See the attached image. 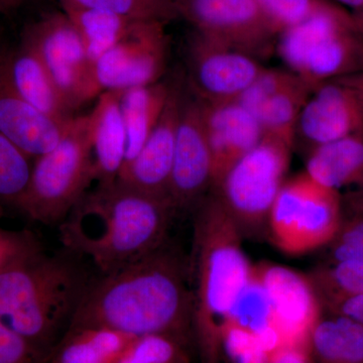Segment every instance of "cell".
Here are the masks:
<instances>
[{
    "mask_svg": "<svg viewBox=\"0 0 363 363\" xmlns=\"http://www.w3.org/2000/svg\"><path fill=\"white\" fill-rule=\"evenodd\" d=\"M228 320L255 334L262 333L274 326L271 304L266 291L255 277V269L252 281L238 298Z\"/></svg>",
    "mask_w": 363,
    "mask_h": 363,
    "instance_id": "cell-32",
    "label": "cell"
},
{
    "mask_svg": "<svg viewBox=\"0 0 363 363\" xmlns=\"http://www.w3.org/2000/svg\"><path fill=\"white\" fill-rule=\"evenodd\" d=\"M33 159L0 135V204L18 206L32 177Z\"/></svg>",
    "mask_w": 363,
    "mask_h": 363,
    "instance_id": "cell-29",
    "label": "cell"
},
{
    "mask_svg": "<svg viewBox=\"0 0 363 363\" xmlns=\"http://www.w3.org/2000/svg\"><path fill=\"white\" fill-rule=\"evenodd\" d=\"M267 363H312L307 342L283 344L272 351Z\"/></svg>",
    "mask_w": 363,
    "mask_h": 363,
    "instance_id": "cell-37",
    "label": "cell"
},
{
    "mask_svg": "<svg viewBox=\"0 0 363 363\" xmlns=\"http://www.w3.org/2000/svg\"><path fill=\"white\" fill-rule=\"evenodd\" d=\"M169 91V82L164 81L119 91V104L128 136L123 166L138 156L147 142L162 116Z\"/></svg>",
    "mask_w": 363,
    "mask_h": 363,
    "instance_id": "cell-24",
    "label": "cell"
},
{
    "mask_svg": "<svg viewBox=\"0 0 363 363\" xmlns=\"http://www.w3.org/2000/svg\"><path fill=\"white\" fill-rule=\"evenodd\" d=\"M322 312H328L344 301L363 296V260L322 264L306 274Z\"/></svg>",
    "mask_w": 363,
    "mask_h": 363,
    "instance_id": "cell-27",
    "label": "cell"
},
{
    "mask_svg": "<svg viewBox=\"0 0 363 363\" xmlns=\"http://www.w3.org/2000/svg\"><path fill=\"white\" fill-rule=\"evenodd\" d=\"M179 18L196 32L259 60L276 49V26L255 0H175Z\"/></svg>",
    "mask_w": 363,
    "mask_h": 363,
    "instance_id": "cell-10",
    "label": "cell"
},
{
    "mask_svg": "<svg viewBox=\"0 0 363 363\" xmlns=\"http://www.w3.org/2000/svg\"><path fill=\"white\" fill-rule=\"evenodd\" d=\"M189 90L208 104L238 100L266 67L260 60L196 32L185 49Z\"/></svg>",
    "mask_w": 363,
    "mask_h": 363,
    "instance_id": "cell-12",
    "label": "cell"
},
{
    "mask_svg": "<svg viewBox=\"0 0 363 363\" xmlns=\"http://www.w3.org/2000/svg\"><path fill=\"white\" fill-rule=\"evenodd\" d=\"M313 90L286 68H266L238 101L259 121L264 135L294 147L298 116Z\"/></svg>",
    "mask_w": 363,
    "mask_h": 363,
    "instance_id": "cell-16",
    "label": "cell"
},
{
    "mask_svg": "<svg viewBox=\"0 0 363 363\" xmlns=\"http://www.w3.org/2000/svg\"><path fill=\"white\" fill-rule=\"evenodd\" d=\"M186 339L174 334L135 338L116 363H189Z\"/></svg>",
    "mask_w": 363,
    "mask_h": 363,
    "instance_id": "cell-30",
    "label": "cell"
},
{
    "mask_svg": "<svg viewBox=\"0 0 363 363\" xmlns=\"http://www.w3.org/2000/svg\"><path fill=\"white\" fill-rule=\"evenodd\" d=\"M96 180L89 116H75L57 147L33 162L28 190L16 208L30 220L59 225Z\"/></svg>",
    "mask_w": 363,
    "mask_h": 363,
    "instance_id": "cell-6",
    "label": "cell"
},
{
    "mask_svg": "<svg viewBox=\"0 0 363 363\" xmlns=\"http://www.w3.org/2000/svg\"><path fill=\"white\" fill-rule=\"evenodd\" d=\"M272 307V324L283 344L305 343L322 309L306 274L290 267L266 264L255 267Z\"/></svg>",
    "mask_w": 363,
    "mask_h": 363,
    "instance_id": "cell-17",
    "label": "cell"
},
{
    "mask_svg": "<svg viewBox=\"0 0 363 363\" xmlns=\"http://www.w3.org/2000/svg\"><path fill=\"white\" fill-rule=\"evenodd\" d=\"M28 0H0V13H11L25 6Z\"/></svg>",
    "mask_w": 363,
    "mask_h": 363,
    "instance_id": "cell-39",
    "label": "cell"
},
{
    "mask_svg": "<svg viewBox=\"0 0 363 363\" xmlns=\"http://www.w3.org/2000/svg\"><path fill=\"white\" fill-rule=\"evenodd\" d=\"M305 173L333 190L363 187V131L318 145L306 155Z\"/></svg>",
    "mask_w": 363,
    "mask_h": 363,
    "instance_id": "cell-22",
    "label": "cell"
},
{
    "mask_svg": "<svg viewBox=\"0 0 363 363\" xmlns=\"http://www.w3.org/2000/svg\"><path fill=\"white\" fill-rule=\"evenodd\" d=\"M192 252L189 257L194 298L193 328L206 363H216L222 327L253 278L243 252L242 235L214 193L194 210Z\"/></svg>",
    "mask_w": 363,
    "mask_h": 363,
    "instance_id": "cell-4",
    "label": "cell"
},
{
    "mask_svg": "<svg viewBox=\"0 0 363 363\" xmlns=\"http://www.w3.org/2000/svg\"><path fill=\"white\" fill-rule=\"evenodd\" d=\"M324 250L322 264L363 260V187L341 194L340 222Z\"/></svg>",
    "mask_w": 363,
    "mask_h": 363,
    "instance_id": "cell-28",
    "label": "cell"
},
{
    "mask_svg": "<svg viewBox=\"0 0 363 363\" xmlns=\"http://www.w3.org/2000/svg\"><path fill=\"white\" fill-rule=\"evenodd\" d=\"M326 313L343 315L363 325V296L344 301L341 304L335 306L333 309Z\"/></svg>",
    "mask_w": 363,
    "mask_h": 363,
    "instance_id": "cell-38",
    "label": "cell"
},
{
    "mask_svg": "<svg viewBox=\"0 0 363 363\" xmlns=\"http://www.w3.org/2000/svg\"><path fill=\"white\" fill-rule=\"evenodd\" d=\"M213 169L202 104L185 81L175 155L169 184V201L175 212H194L212 189Z\"/></svg>",
    "mask_w": 363,
    "mask_h": 363,
    "instance_id": "cell-14",
    "label": "cell"
},
{
    "mask_svg": "<svg viewBox=\"0 0 363 363\" xmlns=\"http://www.w3.org/2000/svg\"><path fill=\"white\" fill-rule=\"evenodd\" d=\"M363 131V73L317 86L296 128L294 147L305 155L323 143Z\"/></svg>",
    "mask_w": 363,
    "mask_h": 363,
    "instance_id": "cell-13",
    "label": "cell"
},
{
    "mask_svg": "<svg viewBox=\"0 0 363 363\" xmlns=\"http://www.w3.org/2000/svg\"><path fill=\"white\" fill-rule=\"evenodd\" d=\"M88 116L98 184L112 183L123 168L128 145L119 93L102 92Z\"/></svg>",
    "mask_w": 363,
    "mask_h": 363,
    "instance_id": "cell-21",
    "label": "cell"
},
{
    "mask_svg": "<svg viewBox=\"0 0 363 363\" xmlns=\"http://www.w3.org/2000/svg\"><path fill=\"white\" fill-rule=\"evenodd\" d=\"M200 101L211 152L213 189L238 160L259 145L264 133L259 121L238 100Z\"/></svg>",
    "mask_w": 363,
    "mask_h": 363,
    "instance_id": "cell-18",
    "label": "cell"
},
{
    "mask_svg": "<svg viewBox=\"0 0 363 363\" xmlns=\"http://www.w3.org/2000/svg\"><path fill=\"white\" fill-rule=\"evenodd\" d=\"M167 23L135 21L125 35L93 66L101 92L124 91L160 82L168 67Z\"/></svg>",
    "mask_w": 363,
    "mask_h": 363,
    "instance_id": "cell-11",
    "label": "cell"
},
{
    "mask_svg": "<svg viewBox=\"0 0 363 363\" xmlns=\"http://www.w3.org/2000/svg\"><path fill=\"white\" fill-rule=\"evenodd\" d=\"M351 14H352L353 21H354L358 32L363 38V6L357 11H351Z\"/></svg>",
    "mask_w": 363,
    "mask_h": 363,
    "instance_id": "cell-41",
    "label": "cell"
},
{
    "mask_svg": "<svg viewBox=\"0 0 363 363\" xmlns=\"http://www.w3.org/2000/svg\"><path fill=\"white\" fill-rule=\"evenodd\" d=\"M193 317L189 257L168 240L145 257L93 278L69 329L187 337Z\"/></svg>",
    "mask_w": 363,
    "mask_h": 363,
    "instance_id": "cell-1",
    "label": "cell"
},
{
    "mask_svg": "<svg viewBox=\"0 0 363 363\" xmlns=\"http://www.w3.org/2000/svg\"><path fill=\"white\" fill-rule=\"evenodd\" d=\"M60 2L111 11L138 21L168 23L179 18L175 0H60Z\"/></svg>",
    "mask_w": 363,
    "mask_h": 363,
    "instance_id": "cell-31",
    "label": "cell"
},
{
    "mask_svg": "<svg viewBox=\"0 0 363 363\" xmlns=\"http://www.w3.org/2000/svg\"><path fill=\"white\" fill-rule=\"evenodd\" d=\"M92 279L68 250L49 255L42 248L26 255L0 272V320L47 362Z\"/></svg>",
    "mask_w": 363,
    "mask_h": 363,
    "instance_id": "cell-3",
    "label": "cell"
},
{
    "mask_svg": "<svg viewBox=\"0 0 363 363\" xmlns=\"http://www.w3.org/2000/svg\"><path fill=\"white\" fill-rule=\"evenodd\" d=\"M72 121L61 123L33 107L9 86L0 72V135L28 157L35 160L54 150Z\"/></svg>",
    "mask_w": 363,
    "mask_h": 363,
    "instance_id": "cell-19",
    "label": "cell"
},
{
    "mask_svg": "<svg viewBox=\"0 0 363 363\" xmlns=\"http://www.w3.org/2000/svg\"><path fill=\"white\" fill-rule=\"evenodd\" d=\"M293 149L279 138L264 135L212 189L242 238L267 235L269 213L285 183Z\"/></svg>",
    "mask_w": 363,
    "mask_h": 363,
    "instance_id": "cell-7",
    "label": "cell"
},
{
    "mask_svg": "<svg viewBox=\"0 0 363 363\" xmlns=\"http://www.w3.org/2000/svg\"><path fill=\"white\" fill-rule=\"evenodd\" d=\"M185 78L169 82L168 99L159 121L138 156L124 164L117 180L147 194L169 201V184Z\"/></svg>",
    "mask_w": 363,
    "mask_h": 363,
    "instance_id": "cell-15",
    "label": "cell"
},
{
    "mask_svg": "<svg viewBox=\"0 0 363 363\" xmlns=\"http://www.w3.org/2000/svg\"><path fill=\"white\" fill-rule=\"evenodd\" d=\"M171 203L116 180L86 193L59 224L62 245L100 274L130 264L169 240Z\"/></svg>",
    "mask_w": 363,
    "mask_h": 363,
    "instance_id": "cell-2",
    "label": "cell"
},
{
    "mask_svg": "<svg viewBox=\"0 0 363 363\" xmlns=\"http://www.w3.org/2000/svg\"><path fill=\"white\" fill-rule=\"evenodd\" d=\"M42 248L40 241L30 231L0 229V272L16 260Z\"/></svg>",
    "mask_w": 363,
    "mask_h": 363,
    "instance_id": "cell-35",
    "label": "cell"
},
{
    "mask_svg": "<svg viewBox=\"0 0 363 363\" xmlns=\"http://www.w3.org/2000/svg\"><path fill=\"white\" fill-rule=\"evenodd\" d=\"M0 363H43L25 339L0 320Z\"/></svg>",
    "mask_w": 363,
    "mask_h": 363,
    "instance_id": "cell-36",
    "label": "cell"
},
{
    "mask_svg": "<svg viewBox=\"0 0 363 363\" xmlns=\"http://www.w3.org/2000/svg\"><path fill=\"white\" fill-rule=\"evenodd\" d=\"M281 33L305 20L321 0H255Z\"/></svg>",
    "mask_w": 363,
    "mask_h": 363,
    "instance_id": "cell-34",
    "label": "cell"
},
{
    "mask_svg": "<svg viewBox=\"0 0 363 363\" xmlns=\"http://www.w3.org/2000/svg\"><path fill=\"white\" fill-rule=\"evenodd\" d=\"M63 13L76 28L91 64L119 42L135 21L111 11L88 9L61 2Z\"/></svg>",
    "mask_w": 363,
    "mask_h": 363,
    "instance_id": "cell-26",
    "label": "cell"
},
{
    "mask_svg": "<svg viewBox=\"0 0 363 363\" xmlns=\"http://www.w3.org/2000/svg\"><path fill=\"white\" fill-rule=\"evenodd\" d=\"M307 347L312 363H363V325L322 312L309 332Z\"/></svg>",
    "mask_w": 363,
    "mask_h": 363,
    "instance_id": "cell-23",
    "label": "cell"
},
{
    "mask_svg": "<svg viewBox=\"0 0 363 363\" xmlns=\"http://www.w3.org/2000/svg\"><path fill=\"white\" fill-rule=\"evenodd\" d=\"M21 42L38 55L74 113L101 94L82 40L63 11L28 26Z\"/></svg>",
    "mask_w": 363,
    "mask_h": 363,
    "instance_id": "cell-9",
    "label": "cell"
},
{
    "mask_svg": "<svg viewBox=\"0 0 363 363\" xmlns=\"http://www.w3.org/2000/svg\"><path fill=\"white\" fill-rule=\"evenodd\" d=\"M331 1L335 2L344 9L348 7V9H352V11H357L363 6V0H331Z\"/></svg>",
    "mask_w": 363,
    "mask_h": 363,
    "instance_id": "cell-40",
    "label": "cell"
},
{
    "mask_svg": "<svg viewBox=\"0 0 363 363\" xmlns=\"http://www.w3.org/2000/svg\"><path fill=\"white\" fill-rule=\"evenodd\" d=\"M0 72L9 86L40 111L65 123L75 117L38 55L23 42L0 54Z\"/></svg>",
    "mask_w": 363,
    "mask_h": 363,
    "instance_id": "cell-20",
    "label": "cell"
},
{
    "mask_svg": "<svg viewBox=\"0 0 363 363\" xmlns=\"http://www.w3.org/2000/svg\"><path fill=\"white\" fill-rule=\"evenodd\" d=\"M220 346L233 363H267L271 355L257 334L230 320L222 327Z\"/></svg>",
    "mask_w": 363,
    "mask_h": 363,
    "instance_id": "cell-33",
    "label": "cell"
},
{
    "mask_svg": "<svg viewBox=\"0 0 363 363\" xmlns=\"http://www.w3.org/2000/svg\"><path fill=\"white\" fill-rule=\"evenodd\" d=\"M340 216L341 193L303 172L286 180L279 190L269 213L267 236L283 252L306 255L330 242Z\"/></svg>",
    "mask_w": 363,
    "mask_h": 363,
    "instance_id": "cell-8",
    "label": "cell"
},
{
    "mask_svg": "<svg viewBox=\"0 0 363 363\" xmlns=\"http://www.w3.org/2000/svg\"><path fill=\"white\" fill-rule=\"evenodd\" d=\"M135 339L106 328L69 329L47 362L116 363Z\"/></svg>",
    "mask_w": 363,
    "mask_h": 363,
    "instance_id": "cell-25",
    "label": "cell"
},
{
    "mask_svg": "<svg viewBox=\"0 0 363 363\" xmlns=\"http://www.w3.org/2000/svg\"><path fill=\"white\" fill-rule=\"evenodd\" d=\"M4 207H2V205L0 204V219H1V217L4 216Z\"/></svg>",
    "mask_w": 363,
    "mask_h": 363,
    "instance_id": "cell-42",
    "label": "cell"
},
{
    "mask_svg": "<svg viewBox=\"0 0 363 363\" xmlns=\"http://www.w3.org/2000/svg\"><path fill=\"white\" fill-rule=\"evenodd\" d=\"M276 50L313 89L363 73V38L352 14L331 0H321L305 20L279 33Z\"/></svg>",
    "mask_w": 363,
    "mask_h": 363,
    "instance_id": "cell-5",
    "label": "cell"
}]
</instances>
